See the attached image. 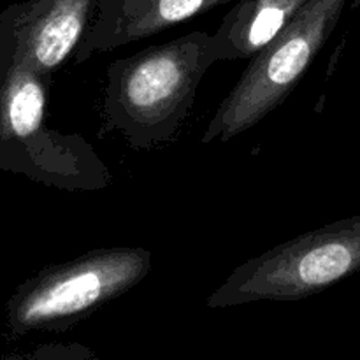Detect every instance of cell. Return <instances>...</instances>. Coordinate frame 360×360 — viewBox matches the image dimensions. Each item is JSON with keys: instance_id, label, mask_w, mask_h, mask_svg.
<instances>
[{"instance_id": "1", "label": "cell", "mask_w": 360, "mask_h": 360, "mask_svg": "<svg viewBox=\"0 0 360 360\" xmlns=\"http://www.w3.org/2000/svg\"><path fill=\"white\" fill-rule=\"evenodd\" d=\"M211 65L210 34L204 30L111 62L105 69L98 137L118 132L136 151L174 141Z\"/></svg>"}, {"instance_id": "2", "label": "cell", "mask_w": 360, "mask_h": 360, "mask_svg": "<svg viewBox=\"0 0 360 360\" xmlns=\"http://www.w3.org/2000/svg\"><path fill=\"white\" fill-rule=\"evenodd\" d=\"M51 76L32 69L16 51L0 18V169L63 192H98L112 174L79 134L48 127Z\"/></svg>"}, {"instance_id": "3", "label": "cell", "mask_w": 360, "mask_h": 360, "mask_svg": "<svg viewBox=\"0 0 360 360\" xmlns=\"http://www.w3.org/2000/svg\"><path fill=\"white\" fill-rule=\"evenodd\" d=\"M151 266L153 257L143 246L97 248L48 266L21 283L7 301V334L65 333L136 288Z\"/></svg>"}, {"instance_id": "4", "label": "cell", "mask_w": 360, "mask_h": 360, "mask_svg": "<svg viewBox=\"0 0 360 360\" xmlns=\"http://www.w3.org/2000/svg\"><path fill=\"white\" fill-rule=\"evenodd\" d=\"M360 271V214L304 232L239 264L207 308L290 302L329 290Z\"/></svg>"}, {"instance_id": "5", "label": "cell", "mask_w": 360, "mask_h": 360, "mask_svg": "<svg viewBox=\"0 0 360 360\" xmlns=\"http://www.w3.org/2000/svg\"><path fill=\"white\" fill-rule=\"evenodd\" d=\"M348 0H306L287 27L250 60L218 105L200 143H227L283 105L338 28Z\"/></svg>"}, {"instance_id": "6", "label": "cell", "mask_w": 360, "mask_h": 360, "mask_svg": "<svg viewBox=\"0 0 360 360\" xmlns=\"http://www.w3.org/2000/svg\"><path fill=\"white\" fill-rule=\"evenodd\" d=\"M102 0H23L0 13L16 51L37 72L51 76L76 53Z\"/></svg>"}, {"instance_id": "7", "label": "cell", "mask_w": 360, "mask_h": 360, "mask_svg": "<svg viewBox=\"0 0 360 360\" xmlns=\"http://www.w3.org/2000/svg\"><path fill=\"white\" fill-rule=\"evenodd\" d=\"M229 2L232 0H102L72 62L81 65L97 53L143 41Z\"/></svg>"}, {"instance_id": "8", "label": "cell", "mask_w": 360, "mask_h": 360, "mask_svg": "<svg viewBox=\"0 0 360 360\" xmlns=\"http://www.w3.org/2000/svg\"><path fill=\"white\" fill-rule=\"evenodd\" d=\"M306 0H238L210 34L217 62L252 60L297 14Z\"/></svg>"}, {"instance_id": "9", "label": "cell", "mask_w": 360, "mask_h": 360, "mask_svg": "<svg viewBox=\"0 0 360 360\" xmlns=\"http://www.w3.org/2000/svg\"><path fill=\"white\" fill-rule=\"evenodd\" d=\"M25 359H81V357H94L90 350H86L81 345H48L42 350L34 352L30 355H23Z\"/></svg>"}]
</instances>
